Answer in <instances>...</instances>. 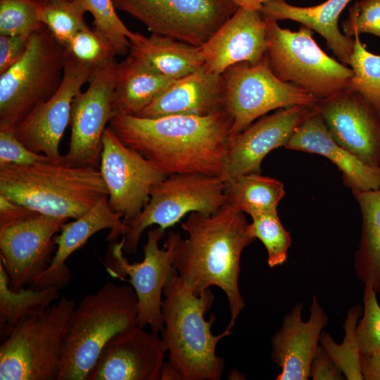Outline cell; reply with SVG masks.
I'll list each match as a JSON object with an SVG mask.
<instances>
[{"label":"cell","mask_w":380,"mask_h":380,"mask_svg":"<svg viewBox=\"0 0 380 380\" xmlns=\"http://www.w3.org/2000/svg\"><path fill=\"white\" fill-rule=\"evenodd\" d=\"M349 65L353 77L350 87L358 92L380 116V55L370 52L360 35H355Z\"/></svg>","instance_id":"cell-33"},{"label":"cell","mask_w":380,"mask_h":380,"mask_svg":"<svg viewBox=\"0 0 380 380\" xmlns=\"http://www.w3.org/2000/svg\"><path fill=\"white\" fill-rule=\"evenodd\" d=\"M251 217V234L265 246L267 253L268 266L272 268L281 265L287 259L292 239L290 233L283 227L277 210Z\"/></svg>","instance_id":"cell-34"},{"label":"cell","mask_w":380,"mask_h":380,"mask_svg":"<svg viewBox=\"0 0 380 380\" xmlns=\"http://www.w3.org/2000/svg\"><path fill=\"white\" fill-rule=\"evenodd\" d=\"M351 0H327L319 5L300 7L285 0H268L260 7L262 15L274 20H291L319 34L327 46L345 65H348L354 48V38L343 34L338 25L339 16Z\"/></svg>","instance_id":"cell-25"},{"label":"cell","mask_w":380,"mask_h":380,"mask_svg":"<svg viewBox=\"0 0 380 380\" xmlns=\"http://www.w3.org/2000/svg\"><path fill=\"white\" fill-rule=\"evenodd\" d=\"M99 170L110 208L124 222L135 218L150 199L152 187L166 175L150 160L125 145L108 126L102 139Z\"/></svg>","instance_id":"cell-14"},{"label":"cell","mask_w":380,"mask_h":380,"mask_svg":"<svg viewBox=\"0 0 380 380\" xmlns=\"http://www.w3.org/2000/svg\"><path fill=\"white\" fill-rule=\"evenodd\" d=\"M153 34L201 46L239 8L231 0H113Z\"/></svg>","instance_id":"cell-13"},{"label":"cell","mask_w":380,"mask_h":380,"mask_svg":"<svg viewBox=\"0 0 380 380\" xmlns=\"http://www.w3.org/2000/svg\"><path fill=\"white\" fill-rule=\"evenodd\" d=\"M39 1H47V0H39Z\"/></svg>","instance_id":"cell-45"},{"label":"cell","mask_w":380,"mask_h":380,"mask_svg":"<svg viewBox=\"0 0 380 380\" xmlns=\"http://www.w3.org/2000/svg\"><path fill=\"white\" fill-rule=\"evenodd\" d=\"M360 368L363 380H380V351L361 356Z\"/></svg>","instance_id":"cell-43"},{"label":"cell","mask_w":380,"mask_h":380,"mask_svg":"<svg viewBox=\"0 0 380 380\" xmlns=\"http://www.w3.org/2000/svg\"><path fill=\"white\" fill-rule=\"evenodd\" d=\"M222 74L202 68L175 80L154 101L137 115L156 118L170 115H208L224 110Z\"/></svg>","instance_id":"cell-24"},{"label":"cell","mask_w":380,"mask_h":380,"mask_svg":"<svg viewBox=\"0 0 380 380\" xmlns=\"http://www.w3.org/2000/svg\"><path fill=\"white\" fill-rule=\"evenodd\" d=\"M109 126L127 146L161 172L224 175L232 121L225 110L208 115L156 118L115 114Z\"/></svg>","instance_id":"cell-1"},{"label":"cell","mask_w":380,"mask_h":380,"mask_svg":"<svg viewBox=\"0 0 380 380\" xmlns=\"http://www.w3.org/2000/svg\"><path fill=\"white\" fill-rule=\"evenodd\" d=\"M363 311L356 328L361 356H369L380 351V305L376 292L370 284H365Z\"/></svg>","instance_id":"cell-38"},{"label":"cell","mask_w":380,"mask_h":380,"mask_svg":"<svg viewBox=\"0 0 380 380\" xmlns=\"http://www.w3.org/2000/svg\"><path fill=\"white\" fill-rule=\"evenodd\" d=\"M68 219L35 213L0 195V262L13 291L32 285L49 268L55 234Z\"/></svg>","instance_id":"cell-9"},{"label":"cell","mask_w":380,"mask_h":380,"mask_svg":"<svg viewBox=\"0 0 380 380\" xmlns=\"http://www.w3.org/2000/svg\"><path fill=\"white\" fill-rule=\"evenodd\" d=\"M136 326L110 339L86 380H160L167 352L158 334Z\"/></svg>","instance_id":"cell-18"},{"label":"cell","mask_w":380,"mask_h":380,"mask_svg":"<svg viewBox=\"0 0 380 380\" xmlns=\"http://www.w3.org/2000/svg\"><path fill=\"white\" fill-rule=\"evenodd\" d=\"M91 72V68L67 53L60 87L15 128L14 133L18 139L30 150L42 153L54 163L61 162L60 144L70 122L73 101L84 84L88 83Z\"/></svg>","instance_id":"cell-16"},{"label":"cell","mask_w":380,"mask_h":380,"mask_svg":"<svg viewBox=\"0 0 380 380\" xmlns=\"http://www.w3.org/2000/svg\"><path fill=\"white\" fill-rule=\"evenodd\" d=\"M132 285L107 282L75 307L57 380H86L107 343L137 325Z\"/></svg>","instance_id":"cell-5"},{"label":"cell","mask_w":380,"mask_h":380,"mask_svg":"<svg viewBox=\"0 0 380 380\" xmlns=\"http://www.w3.org/2000/svg\"><path fill=\"white\" fill-rule=\"evenodd\" d=\"M313 107L294 106L277 110L232 136L227 148L224 179L248 173H260L265 157L287 144L297 126Z\"/></svg>","instance_id":"cell-19"},{"label":"cell","mask_w":380,"mask_h":380,"mask_svg":"<svg viewBox=\"0 0 380 380\" xmlns=\"http://www.w3.org/2000/svg\"><path fill=\"white\" fill-rule=\"evenodd\" d=\"M79 3L93 17L94 28L114 46L118 56L129 53V38L133 34L116 13L113 0H72Z\"/></svg>","instance_id":"cell-36"},{"label":"cell","mask_w":380,"mask_h":380,"mask_svg":"<svg viewBox=\"0 0 380 380\" xmlns=\"http://www.w3.org/2000/svg\"><path fill=\"white\" fill-rule=\"evenodd\" d=\"M129 41V54L172 80L184 77L204 65L201 46L153 33L146 36L133 32Z\"/></svg>","instance_id":"cell-26"},{"label":"cell","mask_w":380,"mask_h":380,"mask_svg":"<svg viewBox=\"0 0 380 380\" xmlns=\"http://www.w3.org/2000/svg\"><path fill=\"white\" fill-rule=\"evenodd\" d=\"M67 52L44 25L20 58L0 75V130L13 131L60 87Z\"/></svg>","instance_id":"cell-7"},{"label":"cell","mask_w":380,"mask_h":380,"mask_svg":"<svg viewBox=\"0 0 380 380\" xmlns=\"http://www.w3.org/2000/svg\"><path fill=\"white\" fill-rule=\"evenodd\" d=\"M303 304L297 303L283 318L281 327L271 341V357L281 372L277 380H307L329 317L315 294L312 298L310 317L302 319Z\"/></svg>","instance_id":"cell-20"},{"label":"cell","mask_w":380,"mask_h":380,"mask_svg":"<svg viewBox=\"0 0 380 380\" xmlns=\"http://www.w3.org/2000/svg\"><path fill=\"white\" fill-rule=\"evenodd\" d=\"M85 13L84 8L72 0H38L39 21L63 46L77 32L87 26Z\"/></svg>","instance_id":"cell-32"},{"label":"cell","mask_w":380,"mask_h":380,"mask_svg":"<svg viewBox=\"0 0 380 380\" xmlns=\"http://www.w3.org/2000/svg\"><path fill=\"white\" fill-rule=\"evenodd\" d=\"M285 148L328 158L341 172L344 184L351 190L380 188V167L365 164L339 145L331 137L315 106L295 129Z\"/></svg>","instance_id":"cell-23"},{"label":"cell","mask_w":380,"mask_h":380,"mask_svg":"<svg viewBox=\"0 0 380 380\" xmlns=\"http://www.w3.org/2000/svg\"><path fill=\"white\" fill-rule=\"evenodd\" d=\"M165 231L159 227L147 231V241L144 246V259L141 262L130 263L124 255L122 241H113L108 253L107 269L117 277L127 280L134 288L137 297V325H148L151 331L158 334L163 330L162 319V294L173 268L172 261L179 232L170 231L160 248L159 241Z\"/></svg>","instance_id":"cell-12"},{"label":"cell","mask_w":380,"mask_h":380,"mask_svg":"<svg viewBox=\"0 0 380 380\" xmlns=\"http://www.w3.org/2000/svg\"><path fill=\"white\" fill-rule=\"evenodd\" d=\"M224 180L226 203L251 217L277 210L285 195L281 182L260 173L243 174Z\"/></svg>","instance_id":"cell-29"},{"label":"cell","mask_w":380,"mask_h":380,"mask_svg":"<svg viewBox=\"0 0 380 380\" xmlns=\"http://www.w3.org/2000/svg\"><path fill=\"white\" fill-rule=\"evenodd\" d=\"M363 308L359 305L351 307L347 312L343 325L345 337L341 344L335 343L329 333L322 331L319 343L325 348L346 379L363 380L360 368V353L356 336V328L362 314Z\"/></svg>","instance_id":"cell-31"},{"label":"cell","mask_w":380,"mask_h":380,"mask_svg":"<svg viewBox=\"0 0 380 380\" xmlns=\"http://www.w3.org/2000/svg\"><path fill=\"white\" fill-rule=\"evenodd\" d=\"M59 288H21L13 291L9 277L0 262V332L7 336L23 319L45 311L59 298Z\"/></svg>","instance_id":"cell-30"},{"label":"cell","mask_w":380,"mask_h":380,"mask_svg":"<svg viewBox=\"0 0 380 380\" xmlns=\"http://www.w3.org/2000/svg\"><path fill=\"white\" fill-rule=\"evenodd\" d=\"M118 63L115 59L92 70L87 89L75 99L69 148L61 162L99 167L102 139L113 116L112 97Z\"/></svg>","instance_id":"cell-15"},{"label":"cell","mask_w":380,"mask_h":380,"mask_svg":"<svg viewBox=\"0 0 380 380\" xmlns=\"http://www.w3.org/2000/svg\"><path fill=\"white\" fill-rule=\"evenodd\" d=\"M0 194L35 213L77 219L105 196L99 168L53 161L0 167Z\"/></svg>","instance_id":"cell-4"},{"label":"cell","mask_w":380,"mask_h":380,"mask_svg":"<svg viewBox=\"0 0 380 380\" xmlns=\"http://www.w3.org/2000/svg\"><path fill=\"white\" fill-rule=\"evenodd\" d=\"M362 215L360 239L354 255V270L359 279L370 284L380 294V188L352 190Z\"/></svg>","instance_id":"cell-28"},{"label":"cell","mask_w":380,"mask_h":380,"mask_svg":"<svg viewBox=\"0 0 380 380\" xmlns=\"http://www.w3.org/2000/svg\"><path fill=\"white\" fill-rule=\"evenodd\" d=\"M121 215L110 207L108 196H103L98 203L79 218L65 223L61 233L55 237L56 250L49 268L32 285L34 288L55 286L63 288L70 280L71 273L66 265V260L76 250L82 247L95 233L108 229L110 230L106 240L116 241L122 236L127 226Z\"/></svg>","instance_id":"cell-22"},{"label":"cell","mask_w":380,"mask_h":380,"mask_svg":"<svg viewBox=\"0 0 380 380\" xmlns=\"http://www.w3.org/2000/svg\"><path fill=\"white\" fill-rule=\"evenodd\" d=\"M227 202L225 182L220 176L175 174L155 184L150 199L142 211L125 222L127 228L122 236V249L135 253L142 233L158 225L162 230L175 225L193 212L205 215L215 213Z\"/></svg>","instance_id":"cell-10"},{"label":"cell","mask_w":380,"mask_h":380,"mask_svg":"<svg viewBox=\"0 0 380 380\" xmlns=\"http://www.w3.org/2000/svg\"><path fill=\"white\" fill-rule=\"evenodd\" d=\"M267 55L273 73L294 84L318 100L350 87V68L328 56L313 39V31L302 25L292 31L266 18Z\"/></svg>","instance_id":"cell-8"},{"label":"cell","mask_w":380,"mask_h":380,"mask_svg":"<svg viewBox=\"0 0 380 380\" xmlns=\"http://www.w3.org/2000/svg\"><path fill=\"white\" fill-rule=\"evenodd\" d=\"M343 34L349 37L368 33L380 38V0H360L349 8L342 23Z\"/></svg>","instance_id":"cell-39"},{"label":"cell","mask_w":380,"mask_h":380,"mask_svg":"<svg viewBox=\"0 0 380 380\" xmlns=\"http://www.w3.org/2000/svg\"><path fill=\"white\" fill-rule=\"evenodd\" d=\"M30 35L0 34V75L13 65L24 53Z\"/></svg>","instance_id":"cell-41"},{"label":"cell","mask_w":380,"mask_h":380,"mask_svg":"<svg viewBox=\"0 0 380 380\" xmlns=\"http://www.w3.org/2000/svg\"><path fill=\"white\" fill-rule=\"evenodd\" d=\"M224 110L232 121V136L273 110L294 106L314 107L318 99L300 87L279 79L266 54L257 64L238 63L222 73Z\"/></svg>","instance_id":"cell-11"},{"label":"cell","mask_w":380,"mask_h":380,"mask_svg":"<svg viewBox=\"0 0 380 380\" xmlns=\"http://www.w3.org/2000/svg\"><path fill=\"white\" fill-rule=\"evenodd\" d=\"M238 7L259 11L262 5L268 0H231Z\"/></svg>","instance_id":"cell-44"},{"label":"cell","mask_w":380,"mask_h":380,"mask_svg":"<svg viewBox=\"0 0 380 380\" xmlns=\"http://www.w3.org/2000/svg\"><path fill=\"white\" fill-rule=\"evenodd\" d=\"M52 161L43 153L28 148L13 131L0 130V167L8 165H27Z\"/></svg>","instance_id":"cell-40"},{"label":"cell","mask_w":380,"mask_h":380,"mask_svg":"<svg viewBox=\"0 0 380 380\" xmlns=\"http://www.w3.org/2000/svg\"><path fill=\"white\" fill-rule=\"evenodd\" d=\"M75 307L62 296L17 324L0 346V379L57 380Z\"/></svg>","instance_id":"cell-6"},{"label":"cell","mask_w":380,"mask_h":380,"mask_svg":"<svg viewBox=\"0 0 380 380\" xmlns=\"http://www.w3.org/2000/svg\"><path fill=\"white\" fill-rule=\"evenodd\" d=\"M161 337L168 352L160 380H220L225 363L217 355L216 346L232 334L226 329L218 335L211 327L215 316L206 320L205 313L213 305L210 288L196 294L172 268L163 289Z\"/></svg>","instance_id":"cell-3"},{"label":"cell","mask_w":380,"mask_h":380,"mask_svg":"<svg viewBox=\"0 0 380 380\" xmlns=\"http://www.w3.org/2000/svg\"><path fill=\"white\" fill-rule=\"evenodd\" d=\"M64 47L70 57L92 70L109 63L118 56L113 44L88 25L77 32Z\"/></svg>","instance_id":"cell-35"},{"label":"cell","mask_w":380,"mask_h":380,"mask_svg":"<svg viewBox=\"0 0 380 380\" xmlns=\"http://www.w3.org/2000/svg\"><path fill=\"white\" fill-rule=\"evenodd\" d=\"M315 106L339 145L365 164L380 167V116L358 92L348 88Z\"/></svg>","instance_id":"cell-17"},{"label":"cell","mask_w":380,"mask_h":380,"mask_svg":"<svg viewBox=\"0 0 380 380\" xmlns=\"http://www.w3.org/2000/svg\"><path fill=\"white\" fill-rule=\"evenodd\" d=\"M128 53L118 64L112 112L137 115L158 98L175 81Z\"/></svg>","instance_id":"cell-27"},{"label":"cell","mask_w":380,"mask_h":380,"mask_svg":"<svg viewBox=\"0 0 380 380\" xmlns=\"http://www.w3.org/2000/svg\"><path fill=\"white\" fill-rule=\"evenodd\" d=\"M38 0H0V34L30 35L43 25Z\"/></svg>","instance_id":"cell-37"},{"label":"cell","mask_w":380,"mask_h":380,"mask_svg":"<svg viewBox=\"0 0 380 380\" xmlns=\"http://www.w3.org/2000/svg\"><path fill=\"white\" fill-rule=\"evenodd\" d=\"M310 377L313 380L346 379L325 348L319 345L311 362Z\"/></svg>","instance_id":"cell-42"},{"label":"cell","mask_w":380,"mask_h":380,"mask_svg":"<svg viewBox=\"0 0 380 380\" xmlns=\"http://www.w3.org/2000/svg\"><path fill=\"white\" fill-rule=\"evenodd\" d=\"M244 213L225 203L215 213L197 212L181 222L186 233L178 241L172 267L196 294L215 286L226 294L232 329L245 301L239 288L241 257L255 239L251 235Z\"/></svg>","instance_id":"cell-2"},{"label":"cell","mask_w":380,"mask_h":380,"mask_svg":"<svg viewBox=\"0 0 380 380\" xmlns=\"http://www.w3.org/2000/svg\"><path fill=\"white\" fill-rule=\"evenodd\" d=\"M204 68L222 74L238 63L255 65L267 54V21L258 10L239 7L201 46Z\"/></svg>","instance_id":"cell-21"}]
</instances>
